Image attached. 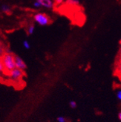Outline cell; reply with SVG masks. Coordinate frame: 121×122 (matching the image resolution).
I'll return each mask as SVG.
<instances>
[{"label":"cell","instance_id":"obj_7","mask_svg":"<svg viewBox=\"0 0 121 122\" xmlns=\"http://www.w3.org/2000/svg\"><path fill=\"white\" fill-rule=\"evenodd\" d=\"M34 30H35L34 25V24H31V25H30L28 26V34H30V35L33 34L34 32Z\"/></svg>","mask_w":121,"mask_h":122},{"label":"cell","instance_id":"obj_10","mask_svg":"<svg viewBox=\"0 0 121 122\" xmlns=\"http://www.w3.org/2000/svg\"><path fill=\"white\" fill-rule=\"evenodd\" d=\"M57 122H67V120H66V118L65 117H63V116L57 117Z\"/></svg>","mask_w":121,"mask_h":122},{"label":"cell","instance_id":"obj_16","mask_svg":"<svg viewBox=\"0 0 121 122\" xmlns=\"http://www.w3.org/2000/svg\"><path fill=\"white\" fill-rule=\"evenodd\" d=\"M53 3H56L57 5H59V4L63 3V0H53Z\"/></svg>","mask_w":121,"mask_h":122},{"label":"cell","instance_id":"obj_11","mask_svg":"<svg viewBox=\"0 0 121 122\" xmlns=\"http://www.w3.org/2000/svg\"><path fill=\"white\" fill-rule=\"evenodd\" d=\"M33 6L35 8H41L42 7V5H41V4L38 2V1H36L34 2V4H33Z\"/></svg>","mask_w":121,"mask_h":122},{"label":"cell","instance_id":"obj_18","mask_svg":"<svg viewBox=\"0 0 121 122\" xmlns=\"http://www.w3.org/2000/svg\"><path fill=\"white\" fill-rule=\"evenodd\" d=\"M0 44H1V42H0Z\"/></svg>","mask_w":121,"mask_h":122},{"label":"cell","instance_id":"obj_6","mask_svg":"<svg viewBox=\"0 0 121 122\" xmlns=\"http://www.w3.org/2000/svg\"><path fill=\"white\" fill-rule=\"evenodd\" d=\"M2 10L5 14H10L11 12V8L9 5H3L2 6Z\"/></svg>","mask_w":121,"mask_h":122},{"label":"cell","instance_id":"obj_17","mask_svg":"<svg viewBox=\"0 0 121 122\" xmlns=\"http://www.w3.org/2000/svg\"><path fill=\"white\" fill-rule=\"evenodd\" d=\"M118 119L120 121L121 120V112H118Z\"/></svg>","mask_w":121,"mask_h":122},{"label":"cell","instance_id":"obj_5","mask_svg":"<svg viewBox=\"0 0 121 122\" xmlns=\"http://www.w3.org/2000/svg\"><path fill=\"white\" fill-rule=\"evenodd\" d=\"M37 1H38L41 4L42 7H44L48 9L53 8L54 6L53 0H37Z\"/></svg>","mask_w":121,"mask_h":122},{"label":"cell","instance_id":"obj_13","mask_svg":"<svg viewBox=\"0 0 121 122\" xmlns=\"http://www.w3.org/2000/svg\"><path fill=\"white\" fill-rule=\"evenodd\" d=\"M23 46L25 47V48H26V49H29V48H30V46H30L29 42H28L27 40H25V41L23 42Z\"/></svg>","mask_w":121,"mask_h":122},{"label":"cell","instance_id":"obj_4","mask_svg":"<svg viewBox=\"0 0 121 122\" xmlns=\"http://www.w3.org/2000/svg\"><path fill=\"white\" fill-rule=\"evenodd\" d=\"M14 61H15V66L16 68L19 69L22 71H25L27 69V65L24 62V60L19 56L14 55Z\"/></svg>","mask_w":121,"mask_h":122},{"label":"cell","instance_id":"obj_8","mask_svg":"<svg viewBox=\"0 0 121 122\" xmlns=\"http://www.w3.org/2000/svg\"><path fill=\"white\" fill-rule=\"evenodd\" d=\"M69 106L72 109H75L77 107V102L75 101H71L69 102Z\"/></svg>","mask_w":121,"mask_h":122},{"label":"cell","instance_id":"obj_14","mask_svg":"<svg viewBox=\"0 0 121 122\" xmlns=\"http://www.w3.org/2000/svg\"><path fill=\"white\" fill-rule=\"evenodd\" d=\"M5 48L1 46V44H0V57H2V56L5 54Z\"/></svg>","mask_w":121,"mask_h":122},{"label":"cell","instance_id":"obj_15","mask_svg":"<svg viewBox=\"0 0 121 122\" xmlns=\"http://www.w3.org/2000/svg\"><path fill=\"white\" fill-rule=\"evenodd\" d=\"M116 95H117V98L119 101H121V90H120V89H119V90L117 92Z\"/></svg>","mask_w":121,"mask_h":122},{"label":"cell","instance_id":"obj_2","mask_svg":"<svg viewBox=\"0 0 121 122\" xmlns=\"http://www.w3.org/2000/svg\"><path fill=\"white\" fill-rule=\"evenodd\" d=\"M34 21L41 26H45L51 23V19L47 14L44 13H37L34 16Z\"/></svg>","mask_w":121,"mask_h":122},{"label":"cell","instance_id":"obj_3","mask_svg":"<svg viewBox=\"0 0 121 122\" xmlns=\"http://www.w3.org/2000/svg\"><path fill=\"white\" fill-rule=\"evenodd\" d=\"M8 75L11 80L15 81H19L24 76V71L19 69L15 68L13 70H11L10 72H8Z\"/></svg>","mask_w":121,"mask_h":122},{"label":"cell","instance_id":"obj_1","mask_svg":"<svg viewBox=\"0 0 121 122\" xmlns=\"http://www.w3.org/2000/svg\"><path fill=\"white\" fill-rule=\"evenodd\" d=\"M2 63L5 67V71L10 72L11 70L16 68L15 61H14V54L11 53H5L2 57Z\"/></svg>","mask_w":121,"mask_h":122},{"label":"cell","instance_id":"obj_9","mask_svg":"<svg viewBox=\"0 0 121 122\" xmlns=\"http://www.w3.org/2000/svg\"><path fill=\"white\" fill-rule=\"evenodd\" d=\"M67 2L70 5H77L79 4V0H67Z\"/></svg>","mask_w":121,"mask_h":122},{"label":"cell","instance_id":"obj_12","mask_svg":"<svg viewBox=\"0 0 121 122\" xmlns=\"http://www.w3.org/2000/svg\"><path fill=\"white\" fill-rule=\"evenodd\" d=\"M4 71H5V67L2 63V60L0 59V74H2V73H3Z\"/></svg>","mask_w":121,"mask_h":122}]
</instances>
